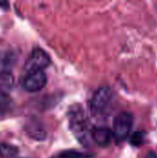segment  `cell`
Returning a JSON list of instances; mask_svg holds the SVG:
<instances>
[{
    "instance_id": "1",
    "label": "cell",
    "mask_w": 157,
    "mask_h": 158,
    "mask_svg": "<svg viewBox=\"0 0 157 158\" xmlns=\"http://www.w3.org/2000/svg\"><path fill=\"white\" fill-rule=\"evenodd\" d=\"M114 98L113 92L108 87L98 89L90 101V110L93 116L104 115L112 105Z\"/></svg>"
},
{
    "instance_id": "2",
    "label": "cell",
    "mask_w": 157,
    "mask_h": 158,
    "mask_svg": "<svg viewBox=\"0 0 157 158\" xmlns=\"http://www.w3.org/2000/svg\"><path fill=\"white\" fill-rule=\"evenodd\" d=\"M133 126V116L130 112L118 113L113 121V133L117 141L123 142L129 136Z\"/></svg>"
},
{
    "instance_id": "3",
    "label": "cell",
    "mask_w": 157,
    "mask_h": 158,
    "mask_svg": "<svg viewBox=\"0 0 157 158\" xmlns=\"http://www.w3.org/2000/svg\"><path fill=\"white\" fill-rule=\"evenodd\" d=\"M51 63L49 55L42 48H34L25 63V69L27 72L43 70Z\"/></svg>"
},
{
    "instance_id": "4",
    "label": "cell",
    "mask_w": 157,
    "mask_h": 158,
    "mask_svg": "<svg viewBox=\"0 0 157 158\" xmlns=\"http://www.w3.org/2000/svg\"><path fill=\"white\" fill-rule=\"evenodd\" d=\"M47 82V78L43 70H36L27 72L22 80V87L29 93H35L41 91Z\"/></svg>"
},
{
    "instance_id": "5",
    "label": "cell",
    "mask_w": 157,
    "mask_h": 158,
    "mask_svg": "<svg viewBox=\"0 0 157 158\" xmlns=\"http://www.w3.org/2000/svg\"><path fill=\"white\" fill-rule=\"evenodd\" d=\"M70 128L81 143L85 144V142H87L88 139V134L91 135V133H88L87 124L83 117V113L81 110H75V112H73V116L70 118Z\"/></svg>"
},
{
    "instance_id": "6",
    "label": "cell",
    "mask_w": 157,
    "mask_h": 158,
    "mask_svg": "<svg viewBox=\"0 0 157 158\" xmlns=\"http://www.w3.org/2000/svg\"><path fill=\"white\" fill-rule=\"evenodd\" d=\"M91 138L97 145L105 147L111 143L114 138V133L113 131H111L108 128L98 127L93 128L91 131Z\"/></svg>"
},
{
    "instance_id": "7",
    "label": "cell",
    "mask_w": 157,
    "mask_h": 158,
    "mask_svg": "<svg viewBox=\"0 0 157 158\" xmlns=\"http://www.w3.org/2000/svg\"><path fill=\"white\" fill-rule=\"evenodd\" d=\"M14 85L13 74L8 70L0 71V90L3 92L10 91Z\"/></svg>"
},
{
    "instance_id": "8",
    "label": "cell",
    "mask_w": 157,
    "mask_h": 158,
    "mask_svg": "<svg viewBox=\"0 0 157 158\" xmlns=\"http://www.w3.org/2000/svg\"><path fill=\"white\" fill-rule=\"evenodd\" d=\"M26 131L28 134L35 140H43L45 138V131L36 122H32L26 126Z\"/></svg>"
},
{
    "instance_id": "9",
    "label": "cell",
    "mask_w": 157,
    "mask_h": 158,
    "mask_svg": "<svg viewBox=\"0 0 157 158\" xmlns=\"http://www.w3.org/2000/svg\"><path fill=\"white\" fill-rule=\"evenodd\" d=\"M12 107V100L9 95L0 90V118L6 116Z\"/></svg>"
},
{
    "instance_id": "10",
    "label": "cell",
    "mask_w": 157,
    "mask_h": 158,
    "mask_svg": "<svg viewBox=\"0 0 157 158\" xmlns=\"http://www.w3.org/2000/svg\"><path fill=\"white\" fill-rule=\"evenodd\" d=\"M19 150L16 146L6 143H0V156L3 158H9L15 156L18 154Z\"/></svg>"
},
{
    "instance_id": "11",
    "label": "cell",
    "mask_w": 157,
    "mask_h": 158,
    "mask_svg": "<svg viewBox=\"0 0 157 158\" xmlns=\"http://www.w3.org/2000/svg\"><path fill=\"white\" fill-rule=\"evenodd\" d=\"M92 156L89 154H84V153H80L78 151H65L62 152L58 157L59 158H89Z\"/></svg>"
},
{
    "instance_id": "12",
    "label": "cell",
    "mask_w": 157,
    "mask_h": 158,
    "mask_svg": "<svg viewBox=\"0 0 157 158\" xmlns=\"http://www.w3.org/2000/svg\"><path fill=\"white\" fill-rule=\"evenodd\" d=\"M144 134L143 132H135L130 138V143L134 146H140L143 143Z\"/></svg>"
},
{
    "instance_id": "13",
    "label": "cell",
    "mask_w": 157,
    "mask_h": 158,
    "mask_svg": "<svg viewBox=\"0 0 157 158\" xmlns=\"http://www.w3.org/2000/svg\"><path fill=\"white\" fill-rule=\"evenodd\" d=\"M145 158H157V155L155 153V152L150 151V152H148V153H147V155H146Z\"/></svg>"
}]
</instances>
